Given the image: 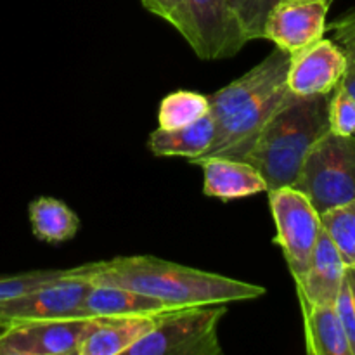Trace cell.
<instances>
[{
  "label": "cell",
  "instance_id": "obj_1",
  "mask_svg": "<svg viewBox=\"0 0 355 355\" xmlns=\"http://www.w3.org/2000/svg\"><path fill=\"white\" fill-rule=\"evenodd\" d=\"M71 274L90 283L130 288L175 309L257 300L266 295V288L259 284L146 255L85 263L71 269Z\"/></svg>",
  "mask_w": 355,
  "mask_h": 355
},
{
  "label": "cell",
  "instance_id": "obj_2",
  "mask_svg": "<svg viewBox=\"0 0 355 355\" xmlns=\"http://www.w3.org/2000/svg\"><path fill=\"white\" fill-rule=\"evenodd\" d=\"M335 92V90H333ZM331 94L295 96L288 92L243 162L263 177L267 193L291 187L312 146L329 132Z\"/></svg>",
  "mask_w": 355,
  "mask_h": 355
},
{
  "label": "cell",
  "instance_id": "obj_3",
  "mask_svg": "<svg viewBox=\"0 0 355 355\" xmlns=\"http://www.w3.org/2000/svg\"><path fill=\"white\" fill-rule=\"evenodd\" d=\"M291 187L305 194L319 215L355 200V135H322Z\"/></svg>",
  "mask_w": 355,
  "mask_h": 355
},
{
  "label": "cell",
  "instance_id": "obj_4",
  "mask_svg": "<svg viewBox=\"0 0 355 355\" xmlns=\"http://www.w3.org/2000/svg\"><path fill=\"white\" fill-rule=\"evenodd\" d=\"M225 312V304L163 312L125 355H220L218 324Z\"/></svg>",
  "mask_w": 355,
  "mask_h": 355
},
{
  "label": "cell",
  "instance_id": "obj_5",
  "mask_svg": "<svg viewBox=\"0 0 355 355\" xmlns=\"http://www.w3.org/2000/svg\"><path fill=\"white\" fill-rule=\"evenodd\" d=\"M269 207L276 224L274 243L283 250L288 269L295 283L304 279L315 241L321 232V215L315 211L305 194L295 187H281L269 191Z\"/></svg>",
  "mask_w": 355,
  "mask_h": 355
},
{
  "label": "cell",
  "instance_id": "obj_6",
  "mask_svg": "<svg viewBox=\"0 0 355 355\" xmlns=\"http://www.w3.org/2000/svg\"><path fill=\"white\" fill-rule=\"evenodd\" d=\"M177 31L207 61L232 58L248 44L229 0H182Z\"/></svg>",
  "mask_w": 355,
  "mask_h": 355
},
{
  "label": "cell",
  "instance_id": "obj_7",
  "mask_svg": "<svg viewBox=\"0 0 355 355\" xmlns=\"http://www.w3.org/2000/svg\"><path fill=\"white\" fill-rule=\"evenodd\" d=\"M90 286V281L71 274V269H66L64 274L55 279L0 302V328L17 322L83 318L82 305Z\"/></svg>",
  "mask_w": 355,
  "mask_h": 355
},
{
  "label": "cell",
  "instance_id": "obj_8",
  "mask_svg": "<svg viewBox=\"0 0 355 355\" xmlns=\"http://www.w3.org/2000/svg\"><path fill=\"white\" fill-rule=\"evenodd\" d=\"M94 318L17 322L2 328L0 355H78Z\"/></svg>",
  "mask_w": 355,
  "mask_h": 355
},
{
  "label": "cell",
  "instance_id": "obj_9",
  "mask_svg": "<svg viewBox=\"0 0 355 355\" xmlns=\"http://www.w3.org/2000/svg\"><path fill=\"white\" fill-rule=\"evenodd\" d=\"M329 6L326 0H281L267 16L263 38L290 54L302 51L324 37Z\"/></svg>",
  "mask_w": 355,
  "mask_h": 355
},
{
  "label": "cell",
  "instance_id": "obj_10",
  "mask_svg": "<svg viewBox=\"0 0 355 355\" xmlns=\"http://www.w3.org/2000/svg\"><path fill=\"white\" fill-rule=\"evenodd\" d=\"M345 68L347 59L342 47L335 40L322 37L291 54L288 90L295 96L331 94L338 87Z\"/></svg>",
  "mask_w": 355,
  "mask_h": 355
},
{
  "label": "cell",
  "instance_id": "obj_11",
  "mask_svg": "<svg viewBox=\"0 0 355 355\" xmlns=\"http://www.w3.org/2000/svg\"><path fill=\"white\" fill-rule=\"evenodd\" d=\"M347 266L328 232L321 229L304 279L297 283L298 298L319 305H335Z\"/></svg>",
  "mask_w": 355,
  "mask_h": 355
},
{
  "label": "cell",
  "instance_id": "obj_12",
  "mask_svg": "<svg viewBox=\"0 0 355 355\" xmlns=\"http://www.w3.org/2000/svg\"><path fill=\"white\" fill-rule=\"evenodd\" d=\"M194 165L203 168V193L210 198L231 201L267 193L266 180L248 162L211 156Z\"/></svg>",
  "mask_w": 355,
  "mask_h": 355
},
{
  "label": "cell",
  "instance_id": "obj_13",
  "mask_svg": "<svg viewBox=\"0 0 355 355\" xmlns=\"http://www.w3.org/2000/svg\"><path fill=\"white\" fill-rule=\"evenodd\" d=\"M156 318V315H155ZM151 315H99L94 318L78 347V355H125L153 328Z\"/></svg>",
  "mask_w": 355,
  "mask_h": 355
},
{
  "label": "cell",
  "instance_id": "obj_14",
  "mask_svg": "<svg viewBox=\"0 0 355 355\" xmlns=\"http://www.w3.org/2000/svg\"><path fill=\"white\" fill-rule=\"evenodd\" d=\"M175 311V307L144 293L116 284L92 283L82 305L83 318L99 315H155Z\"/></svg>",
  "mask_w": 355,
  "mask_h": 355
},
{
  "label": "cell",
  "instance_id": "obj_15",
  "mask_svg": "<svg viewBox=\"0 0 355 355\" xmlns=\"http://www.w3.org/2000/svg\"><path fill=\"white\" fill-rule=\"evenodd\" d=\"M311 355H352L335 305H319L298 298Z\"/></svg>",
  "mask_w": 355,
  "mask_h": 355
},
{
  "label": "cell",
  "instance_id": "obj_16",
  "mask_svg": "<svg viewBox=\"0 0 355 355\" xmlns=\"http://www.w3.org/2000/svg\"><path fill=\"white\" fill-rule=\"evenodd\" d=\"M215 135V120L210 113L194 123L180 128H156L149 137V149L156 156H180L191 159L200 158L210 148Z\"/></svg>",
  "mask_w": 355,
  "mask_h": 355
},
{
  "label": "cell",
  "instance_id": "obj_17",
  "mask_svg": "<svg viewBox=\"0 0 355 355\" xmlns=\"http://www.w3.org/2000/svg\"><path fill=\"white\" fill-rule=\"evenodd\" d=\"M30 224L38 241L55 245L75 238L80 218L61 200L42 196L30 203Z\"/></svg>",
  "mask_w": 355,
  "mask_h": 355
},
{
  "label": "cell",
  "instance_id": "obj_18",
  "mask_svg": "<svg viewBox=\"0 0 355 355\" xmlns=\"http://www.w3.org/2000/svg\"><path fill=\"white\" fill-rule=\"evenodd\" d=\"M208 113H210L208 96L191 92V90H177V92L168 94L159 103L158 123L159 128L172 130V128L194 123Z\"/></svg>",
  "mask_w": 355,
  "mask_h": 355
},
{
  "label": "cell",
  "instance_id": "obj_19",
  "mask_svg": "<svg viewBox=\"0 0 355 355\" xmlns=\"http://www.w3.org/2000/svg\"><path fill=\"white\" fill-rule=\"evenodd\" d=\"M321 225L342 255L347 267H355V200L321 215Z\"/></svg>",
  "mask_w": 355,
  "mask_h": 355
},
{
  "label": "cell",
  "instance_id": "obj_20",
  "mask_svg": "<svg viewBox=\"0 0 355 355\" xmlns=\"http://www.w3.org/2000/svg\"><path fill=\"white\" fill-rule=\"evenodd\" d=\"M279 2L281 0H229L248 42L263 38L267 16Z\"/></svg>",
  "mask_w": 355,
  "mask_h": 355
},
{
  "label": "cell",
  "instance_id": "obj_21",
  "mask_svg": "<svg viewBox=\"0 0 355 355\" xmlns=\"http://www.w3.org/2000/svg\"><path fill=\"white\" fill-rule=\"evenodd\" d=\"M329 130L340 135H355V99L340 85L329 104Z\"/></svg>",
  "mask_w": 355,
  "mask_h": 355
},
{
  "label": "cell",
  "instance_id": "obj_22",
  "mask_svg": "<svg viewBox=\"0 0 355 355\" xmlns=\"http://www.w3.org/2000/svg\"><path fill=\"white\" fill-rule=\"evenodd\" d=\"M64 270H33V272L16 274V276L0 277V302L23 295L47 281L62 276Z\"/></svg>",
  "mask_w": 355,
  "mask_h": 355
},
{
  "label": "cell",
  "instance_id": "obj_23",
  "mask_svg": "<svg viewBox=\"0 0 355 355\" xmlns=\"http://www.w3.org/2000/svg\"><path fill=\"white\" fill-rule=\"evenodd\" d=\"M335 309L336 314H338L340 318V322H342L343 326V331H345L347 335V340H349L350 352L355 355V305L347 276L343 277V283L342 286H340L338 297H336L335 302Z\"/></svg>",
  "mask_w": 355,
  "mask_h": 355
},
{
  "label": "cell",
  "instance_id": "obj_24",
  "mask_svg": "<svg viewBox=\"0 0 355 355\" xmlns=\"http://www.w3.org/2000/svg\"><path fill=\"white\" fill-rule=\"evenodd\" d=\"M335 42L342 47L347 59V68H355V14L331 24Z\"/></svg>",
  "mask_w": 355,
  "mask_h": 355
},
{
  "label": "cell",
  "instance_id": "obj_25",
  "mask_svg": "<svg viewBox=\"0 0 355 355\" xmlns=\"http://www.w3.org/2000/svg\"><path fill=\"white\" fill-rule=\"evenodd\" d=\"M141 2L149 12L162 17L175 30H179L180 17H182V0H141Z\"/></svg>",
  "mask_w": 355,
  "mask_h": 355
},
{
  "label": "cell",
  "instance_id": "obj_26",
  "mask_svg": "<svg viewBox=\"0 0 355 355\" xmlns=\"http://www.w3.org/2000/svg\"><path fill=\"white\" fill-rule=\"evenodd\" d=\"M338 85L342 87V89H345L355 99V68H345V73H343Z\"/></svg>",
  "mask_w": 355,
  "mask_h": 355
},
{
  "label": "cell",
  "instance_id": "obj_27",
  "mask_svg": "<svg viewBox=\"0 0 355 355\" xmlns=\"http://www.w3.org/2000/svg\"><path fill=\"white\" fill-rule=\"evenodd\" d=\"M345 276H347V281H349V286H350V291H352V298L355 305V267H347Z\"/></svg>",
  "mask_w": 355,
  "mask_h": 355
},
{
  "label": "cell",
  "instance_id": "obj_28",
  "mask_svg": "<svg viewBox=\"0 0 355 355\" xmlns=\"http://www.w3.org/2000/svg\"><path fill=\"white\" fill-rule=\"evenodd\" d=\"M326 2H328V3H331V2H333V0H326Z\"/></svg>",
  "mask_w": 355,
  "mask_h": 355
}]
</instances>
